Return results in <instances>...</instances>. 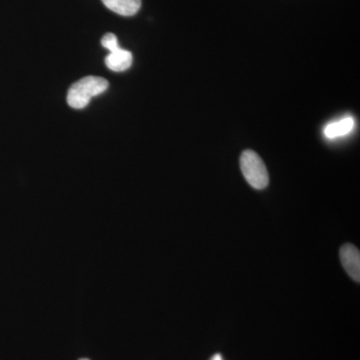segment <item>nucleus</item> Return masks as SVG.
I'll list each match as a JSON object with an SVG mask.
<instances>
[{
  "label": "nucleus",
  "instance_id": "nucleus-6",
  "mask_svg": "<svg viewBox=\"0 0 360 360\" xmlns=\"http://www.w3.org/2000/svg\"><path fill=\"white\" fill-rule=\"evenodd\" d=\"M354 127V122L352 117H345L338 122L330 123L324 129V135L328 139L345 136L352 131Z\"/></svg>",
  "mask_w": 360,
  "mask_h": 360
},
{
  "label": "nucleus",
  "instance_id": "nucleus-1",
  "mask_svg": "<svg viewBox=\"0 0 360 360\" xmlns=\"http://www.w3.org/2000/svg\"><path fill=\"white\" fill-rule=\"evenodd\" d=\"M108 82L103 77H86L75 82L68 90V103L75 110L86 108L94 97L108 89Z\"/></svg>",
  "mask_w": 360,
  "mask_h": 360
},
{
  "label": "nucleus",
  "instance_id": "nucleus-8",
  "mask_svg": "<svg viewBox=\"0 0 360 360\" xmlns=\"http://www.w3.org/2000/svg\"><path fill=\"white\" fill-rule=\"evenodd\" d=\"M210 360H224L222 355L220 354H217L213 355V356L210 357Z\"/></svg>",
  "mask_w": 360,
  "mask_h": 360
},
{
  "label": "nucleus",
  "instance_id": "nucleus-7",
  "mask_svg": "<svg viewBox=\"0 0 360 360\" xmlns=\"http://www.w3.org/2000/svg\"><path fill=\"white\" fill-rule=\"evenodd\" d=\"M101 44H103L104 49H108L110 52L115 51L116 49L120 47L117 37L113 33H108V34L104 35L103 39H101Z\"/></svg>",
  "mask_w": 360,
  "mask_h": 360
},
{
  "label": "nucleus",
  "instance_id": "nucleus-9",
  "mask_svg": "<svg viewBox=\"0 0 360 360\" xmlns=\"http://www.w3.org/2000/svg\"><path fill=\"white\" fill-rule=\"evenodd\" d=\"M80 360H89V359H80Z\"/></svg>",
  "mask_w": 360,
  "mask_h": 360
},
{
  "label": "nucleus",
  "instance_id": "nucleus-3",
  "mask_svg": "<svg viewBox=\"0 0 360 360\" xmlns=\"http://www.w3.org/2000/svg\"><path fill=\"white\" fill-rule=\"evenodd\" d=\"M341 264L348 276L354 281H360V253L359 248L347 243L342 245L340 251Z\"/></svg>",
  "mask_w": 360,
  "mask_h": 360
},
{
  "label": "nucleus",
  "instance_id": "nucleus-4",
  "mask_svg": "<svg viewBox=\"0 0 360 360\" xmlns=\"http://www.w3.org/2000/svg\"><path fill=\"white\" fill-rule=\"evenodd\" d=\"M132 53L125 49H116L115 51H110V54L105 58V65L110 70L115 72H122L129 70L132 65Z\"/></svg>",
  "mask_w": 360,
  "mask_h": 360
},
{
  "label": "nucleus",
  "instance_id": "nucleus-2",
  "mask_svg": "<svg viewBox=\"0 0 360 360\" xmlns=\"http://www.w3.org/2000/svg\"><path fill=\"white\" fill-rule=\"evenodd\" d=\"M240 168L246 181L253 188L264 189L269 186V172L264 161L255 151H243L240 158Z\"/></svg>",
  "mask_w": 360,
  "mask_h": 360
},
{
  "label": "nucleus",
  "instance_id": "nucleus-5",
  "mask_svg": "<svg viewBox=\"0 0 360 360\" xmlns=\"http://www.w3.org/2000/svg\"><path fill=\"white\" fill-rule=\"evenodd\" d=\"M104 6L115 13L122 16H132L139 13L141 0H101Z\"/></svg>",
  "mask_w": 360,
  "mask_h": 360
}]
</instances>
